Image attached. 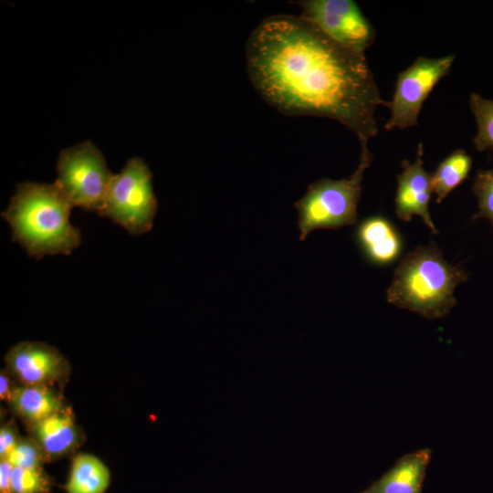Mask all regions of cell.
I'll use <instances>...</instances> for the list:
<instances>
[{
    "label": "cell",
    "mask_w": 493,
    "mask_h": 493,
    "mask_svg": "<svg viewBox=\"0 0 493 493\" xmlns=\"http://www.w3.org/2000/svg\"><path fill=\"white\" fill-rule=\"evenodd\" d=\"M246 58L253 86L281 113L338 121L359 142L378 133L375 111L388 101L365 55L338 44L304 18H265L247 39Z\"/></svg>",
    "instance_id": "1"
},
{
    "label": "cell",
    "mask_w": 493,
    "mask_h": 493,
    "mask_svg": "<svg viewBox=\"0 0 493 493\" xmlns=\"http://www.w3.org/2000/svg\"><path fill=\"white\" fill-rule=\"evenodd\" d=\"M73 205L55 184L23 183L1 215L9 224L13 241L40 259L69 255L79 247L81 234L70 221Z\"/></svg>",
    "instance_id": "2"
},
{
    "label": "cell",
    "mask_w": 493,
    "mask_h": 493,
    "mask_svg": "<svg viewBox=\"0 0 493 493\" xmlns=\"http://www.w3.org/2000/svg\"><path fill=\"white\" fill-rule=\"evenodd\" d=\"M467 279L465 270L449 264L431 242L417 246L401 260L386 290V299L425 319H441L456 305L454 291Z\"/></svg>",
    "instance_id": "3"
},
{
    "label": "cell",
    "mask_w": 493,
    "mask_h": 493,
    "mask_svg": "<svg viewBox=\"0 0 493 493\" xmlns=\"http://www.w3.org/2000/svg\"><path fill=\"white\" fill-rule=\"evenodd\" d=\"M360 144V162L349 178L317 180L294 203L299 215V240H305L317 229H339L357 222L363 175L373 160L368 142Z\"/></svg>",
    "instance_id": "4"
},
{
    "label": "cell",
    "mask_w": 493,
    "mask_h": 493,
    "mask_svg": "<svg viewBox=\"0 0 493 493\" xmlns=\"http://www.w3.org/2000/svg\"><path fill=\"white\" fill-rule=\"evenodd\" d=\"M157 208L152 172L142 159L133 157L112 175L98 214L139 236L152 228Z\"/></svg>",
    "instance_id": "5"
},
{
    "label": "cell",
    "mask_w": 493,
    "mask_h": 493,
    "mask_svg": "<svg viewBox=\"0 0 493 493\" xmlns=\"http://www.w3.org/2000/svg\"><path fill=\"white\" fill-rule=\"evenodd\" d=\"M55 185L69 203L98 213L112 178L102 152L90 141L60 152Z\"/></svg>",
    "instance_id": "6"
},
{
    "label": "cell",
    "mask_w": 493,
    "mask_h": 493,
    "mask_svg": "<svg viewBox=\"0 0 493 493\" xmlns=\"http://www.w3.org/2000/svg\"><path fill=\"white\" fill-rule=\"evenodd\" d=\"M454 60L453 54L435 58L418 57L401 71L393 99L387 104L391 115L383 128L391 131L416 126L424 102L435 85L450 72Z\"/></svg>",
    "instance_id": "7"
},
{
    "label": "cell",
    "mask_w": 493,
    "mask_h": 493,
    "mask_svg": "<svg viewBox=\"0 0 493 493\" xmlns=\"http://www.w3.org/2000/svg\"><path fill=\"white\" fill-rule=\"evenodd\" d=\"M295 4L299 16L338 44L365 55L375 39V30L352 0H302Z\"/></svg>",
    "instance_id": "8"
},
{
    "label": "cell",
    "mask_w": 493,
    "mask_h": 493,
    "mask_svg": "<svg viewBox=\"0 0 493 493\" xmlns=\"http://www.w3.org/2000/svg\"><path fill=\"white\" fill-rule=\"evenodd\" d=\"M8 372L25 385H49L62 382L69 363L55 347L44 342L23 341L7 351Z\"/></svg>",
    "instance_id": "9"
},
{
    "label": "cell",
    "mask_w": 493,
    "mask_h": 493,
    "mask_svg": "<svg viewBox=\"0 0 493 493\" xmlns=\"http://www.w3.org/2000/svg\"><path fill=\"white\" fill-rule=\"evenodd\" d=\"M424 146L418 144L415 160L403 161V171L397 176L394 199L395 213L399 219L411 222L419 216L434 234L438 231L429 213V203L433 193L431 175L424 168Z\"/></svg>",
    "instance_id": "10"
},
{
    "label": "cell",
    "mask_w": 493,
    "mask_h": 493,
    "mask_svg": "<svg viewBox=\"0 0 493 493\" xmlns=\"http://www.w3.org/2000/svg\"><path fill=\"white\" fill-rule=\"evenodd\" d=\"M32 438L39 446L46 460H55L75 450L81 439L79 429L69 407L31 425Z\"/></svg>",
    "instance_id": "11"
},
{
    "label": "cell",
    "mask_w": 493,
    "mask_h": 493,
    "mask_svg": "<svg viewBox=\"0 0 493 493\" xmlns=\"http://www.w3.org/2000/svg\"><path fill=\"white\" fill-rule=\"evenodd\" d=\"M430 458L427 448L406 454L380 479L358 493H421Z\"/></svg>",
    "instance_id": "12"
},
{
    "label": "cell",
    "mask_w": 493,
    "mask_h": 493,
    "mask_svg": "<svg viewBox=\"0 0 493 493\" xmlns=\"http://www.w3.org/2000/svg\"><path fill=\"white\" fill-rule=\"evenodd\" d=\"M356 241L366 257L378 265H387L400 256L402 238L386 218L379 215L362 220L357 226Z\"/></svg>",
    "instance_id": "13"
},
{
    "label": "cell",
    "mask_w": 493,
    "mask_h": 493,
    "mask_svg": "<svg viewBox=\"0 0 493 493\" xmlns=\"http://www.w3.org/2000/svg\"><path fill=\"white\" fill-rule=\"evenodd\" d=\"M8 404L30 426L65 407L61 395L49 385L16 386Z\"/></svg>",
    "instance_id": "14"
},
{
    "label": "cell",
    "mask_w": 493,
    "mask_h": 493,
    "mask_svg": "<svg viewBox=\"0 0 493 493\" xmlns=\"http://www.w3.org/2000/svg\"><path fill=\"white\" fill-rule=\"evenodd\" d=\"M110 479V469L99 457L79 453L72 458L64 489L66 493H105Z\"/></svg>",
    "instance_id": "15"
},
{
    "label": "cell",
    "mask_w": 493,
    "mask_h": 493,
    "mask_svg": "<svg viewBox=\"0 0 493 493\" xmlns=\"http://www.w3.org/2000/svg\"><path fill=\"white\" fill-rule=\"evenodd\" d=\"M472 159L463 149H456L446 157L431 175L435 202L441 203L469 174Z\"/></svg>",
    "instance_id": "16"
},
{
    "label": "cell",
    "mask_w": 493,
    "mask_h": 493,
    "mask_svg": "<svg viewBox=\"0 0 493 493\" xmlns=\"http://www.w3.org/2000/svg\"><path fill=\"white\" fill-rule=\"evenodd\" d=\"M469 106L477 121V132L473 142L478 152H493V100L472 93Z\"/></svg>",
    "instance_id": "17"
},
{
    "label": "cell",
    "mask_w": 493,
    "mask_h": 493,
    "mask_svg": "<svg viewBox=\"0 0 493 493\" xmlns=\"http://www.w3.org/2000/svg\"><path fill=\"white\" fill-rule=\"evenodd\" d=\"M53 482L42 467L23 468L14 467L11 493H49Z\"/></svg>",
    "instance_id": "18"
},
{
    "label": "cell",
    "mask_w": 493,
    "mask_h": 493,
    "mask_svg": "<svg viewBox=\"0 0 493 493\" xmlns=\"http://www.w3.org/2000/svg\"><path fill=\"white\" fill-rule=\"evenodd\" d=\"M473 192L478 205V211L473 218H485L493 224V168L477 172Z\"/></svg>",
    "instance_id": "19"
},
{
    "label": "cell",
    "mask_w": 493,
    "mask_h": 493,
    "mask_svg": "<svg viewBox=\"0 0 493 493\" xmlns=\"http://www.w3.org/2000/svg\"><path fill=\"white\" fill-rule=\"evenodd\" d=\"M5 459L14 467L23 468L40 467L46 461L42 450L33 438H20Z\"/></svg>",
    "instance_id": "20"
},
{
    "label": "cell",
    "mask_w": 493,
    "mask_h": 493,
    "mask_svg": "<svg viewBox=\"0 0 493 493\" xmlns=\"http://www.w3.org/2000/svg\"><path fill=\"white\" fill-rule=\"evenodd\" d=\"M19 440L14 422L3 424L0 428V459L5 458Z\"/></svg>",
    "instance_id": "21"
},
{
    "label": "cell",
    "mask_w": 493,
    "mask_h": 493,
    "mask_svg": "<svg viewBox=\"0 0 493 493\" xmlns=\"http://www.w3.org/2000/svg\"><path fill=\"white\" fill-rule=\"evenodd\" d=\"M14 466L5 458L0 459V493H11Z\"/></svg>",
    "instance_id": "22"
},
{
    "label": "cell",
    "mask_w": 493,
    "mask_h": 493,
    "mask_svg": "<svg viewBox=\"0 0 493 493\" xmlns=\"http://www.w3.org/2000/svg\"><path fill=\"white\" fill-rule=\"evenodd\" d=\"M16 386H13L10 381V375L6 370L0 372V398L6 403L9 402L12 393Z\"/></svg>",
    "instance_id": "23"
}]
</instances>
